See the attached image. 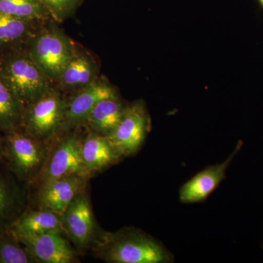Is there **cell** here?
<instances>
[{"mask_svg": "<svg viewBox=\"0 0 263 263\" xmlns=\"http://www.w3.org/2000/svg\"><path fill=\"white\" fill-rule=\"evenodd\" d=\"M98 250L104 261L111 263H168L174 259L162 243L134 228L105 233Z\"/></svg>", "mask_w": 263, "mask_h": 263, "instance_id": "1", "label": "cell"}, {"mask_svg": "<svg viewBox=\"0 0 263 263\" xmlns=\"http://www.w3.org/2000/svg\"><path fill=\"white\" fill-rule=\"evenodd\" d=\"M0 76L24 107L53 89L51 79L28 51L15 52L6 57L0 65Z\"/></svg>", "mask_w": 263, "mask_h": 263, "instance_id": "2", "label": "cell"}, {"mask_svg": "<svg viewBox=\"0 0 263 263\" xmlns=\"http://www.w3.org/2000/svg\"><path fill=\"white\" fill-rule=\"evenodd\" d=\"M4 158L10 172L22 181L34 179L46 160V148L41 141L19 129L5 133Z\"/></svg>", "mask_w": 263, "mask_h": 263, "instance_id": "3", "label": "cell"}, {"mask_svg": "<svg viewBox=\"0 0 263 263\" xmlns=\"http://www.w3.org/2000/svg\"><path fill=\"white\" fill-rule=\"evenodd\" d=\"M67 102L52 89L24 108L22 126L29 136L43 141L62 130Z\"/></svg>", "mask_w": 263, "mask_h": 263, "instance_id": "4", "label": "cell"}, {"mask_svg": "<svg viewBox=\"0 0 263 263\" xmlns=\"http://www.w3.org/2000/svg\"><path fill=\"white\" fill-rule=\"evenodd\" d=\"M52 81H57L71 60L76 48L68 36L59 29H46L30 40L28 51Z\"/></svg>", "mask_w": 263, "mask_h": 263, "instance_id": "5", "label": "cell"}, {"mask_svg": "<svg viewBox=\"0 0 263 263\" xmlns=\"http://www.w3.org/2000/svg\"><path fill=\"white\" fill-rule=\"evenodd\" d=\"M150 126L144 104L136 102L126 106L120 122L106 137L121 157H128L140 149Z\"/></svg>", "mask_w": 263, "mask_h": 263, "instance_id": "6", "label": "cell"}, {"mask_svg": "<svg viewBox=\"0 0 263 263\" xmlns=\"http://www.w3.org/2000/svg\"><path fill=\"white\" fill-rule=\"evenodd\" d=\"M62 229L77 248H87L96 240V224L85 191L77 195L61 215Z\"/></svg>", "mask_w": 263, "mask_h": 263, "instance_id": "7", "label": "cell"}, {"mask_svg": "<svg viewBox=\"0 0 263 263\" xmlns=\"http://www.w3.org/2000/svg\"><path fill=\"white\" fill-rule=\"evenodd\" d=\"M15 235L37 262H76L75 250L64 237L61 230H52L39 234Z\"/></svg>", "mask_w": 263, "mask_h": 263, "instance_id": "8", "label": "cell"}, {"mask_svg": "<svg viewBox=\"0 0 263 263\" xmlns=\"http://www.w3.org/2000/svg\"><path fill=\"white\" fill-rule=\"evenodd\" d=\"M81 144L82 139L80 137L72 134L57 145L43 171V183L70 175L88 176L83 163Z\"/></svg>", "mask_w": 263, "mask_h": 263, "instance_id": "9", "label": "cell"}, {"mask_svg": "<svg viewBox=\"0 0 263 263\" xmlns=\"http://www.w3.org/2000/svg\"><path fill=\"white\" fill-rule=\"evenodd\" d=\"M242 146L243 142L240 141L226 161L209 166L186 181L180 189V202L181 203H195L205 200L226 179L227 170L235 155L241 149Z\"/></svg>", "mask_w": 263, "mask_h": 263, "instance_id": "10", "label": "cell"}, {"mask_svg": "<svg viewBox=\"0 0 263 263\" xmlns=\"http://www.w3.org/2000/svg\"><path fill=\"white\" fill-rule=\"evenodd\" d=\"M118 96L117 90L105 80H95L80 89L76 96L67 102L65 120L62 130H67L84 123L95 105L105 98Z\"/></svg>", "mask_w": 263, "mask_h": 263, "instance_id": "11", "label": "cell"}, {"mask_svg": "<svg viewBox=\"0 0 263 263\" xmlns=\"http://www.w3.org/2000/svg\"><path fill=\"white\" fill-rule=\"evenodd\" d=\"M88 176L70 175L43 183L38 198L42 209L61 216L79 194L85 191Z\"/></svg>", "mask_w": 263, "mask_h": 263, "instance_id": "12", "label": "cell"}, {"mask_svg": "<svg viewBox=\"0 0 263 263\" xmlns=\"http://www.w3.org/2000/svg\"><path fill=\"white\" fill-rule=\"evenodd\" d=\"M81 155L87 176L106 168L122 157L106 136L92 131L82 140Z\"/></svg>", "mask_w": 263, "mask_h": 263, "instance_id": "13", "label": "cell"}, {"mask_svg": "<svg viewBox=\"0 0 263 263\" xmlns=\"http://www.w3.org/2000/svg\"><path fill=\"white\" fill-rule=\"evenodd\" d=\"M24 193L13 176L0 171V230L8 229L24 212Z\"/></svg>", "mask_w": 263, "mask_h": 263, "instance_id": "14", "label": "cell"}, {"mask_svg": "<svg viewBox=\"0 0 263 263\" xmlns=\"http://www.w3.org/2000/svg\"><path fill=\"white\" fill-rule=\"evenodd\" d=\"M98 67L92 57L84 52H75L58 80L67 89H81L97 79Z\"/></svg>", "mask_w": 263, "mask_h": 263, "instance_id": "15", "label": "cell"}, {"mask_svg": "<svg viewBox=\"0 0 263 263\" xmlns=\"http://www.w3.org/2000/svg\"><path fill=\"white\" fill-rule=\"evenodd\" d=\"M125 108L119 96L103 99L88 114L84 123L91 131L107 136L120 122Z\"/></svg>", "mask_w": 263, "mask_h": 263, "instance_id": "16", "label": "cell"}, {"mask_svg": "<svg viewBox=\"0 0 263 263\" xmlns=\"http://www.w3.org/2000/svg\"><path fill=\"white\" fill-rule=\"evenodd\" d=\"M10 228L18 235L39 234L52 230L62 231L61 216L42 208L40 210L24 211Z\"/></svg>", "mask_w": 263, "mask_h": 263, "instance_id": "17", "label": "cell"}, {"mask_svg": "<svg viewBox=\"0 0 263 263\" xmlns=\"http://www.w3.org/2000/svg\"><path fill=\"white\" fill-rule=\"evenodd\" d=\"M24 105L0 76V131L9 133L22 126Z\"/></svg>", "mask_w": 263, "mask_h": 263, "instance_id": "18", "label": "cell"}, {"mask_svg": "<svg viewBox=\"0 0 263 263\" xmlns=\"http://www.w3.org/2000/svg\"><path fill=\"white\" fill-rule=\"evenodd\" d=\"M36 23L0 13V46H13L32 39L37 34L34 32Z\"/></svg>", "mask_w": 263, "mask_h": 263, "instance_id": "19", "label": "cell"}, {"mask_svg": "<svg viewBox=\"0 0 263 263\" xmlns=\"http://www.w3.org/2000/svg\"><path fill=\"white\" fill-rule=\"evenodd\" d=\"M0 13L37 22L51 18L40 0H0Z\"/></svg>", "mask_w": 263, "mask_h": 263, "instance_id": "20", "label": "cell"}, {"mask_svg": "<svg viewBox=\"0 0 263 263\" xmlns=\"http://www.w3.org/2000/svg\"><path fill=\"white\" fill-rule=\"evenodd\" d=\"M37 260L10 228L0 230V263H34Z\"/></svg>", "mask_w": 263, "mask_h": 263, "instance_id": "21", "label": "cell"}, {"mask_svg": "<svg viewBox=\"0 0 263 263\" xmlns=\"http://www.w3.org/2000/svg\"><path fill=\"white\" fill-rule=\"evenodd\" d=\"M52 19L62 22L75 13L83 0H40Z\"/></svg>", "mask_w": 263, "mask_h": 263, "instance_id": "22", "label": "cell"}, {"mask_svg": "<svg viewBox=\"0 0 263 263\" xmlns=\"http://www.w3.org/2000/svg\"><path fill=\"white\" fill-rule=\"evenodd\" d=\"M4 160V142L0 138V162Z\"/></svg>", "mask_w": 263, "mask_h": 263, "instance_id": "23", "label": "cell"}, {"mask_svg": "<svg viewBox=\"0 0 263 263\" xmlns=\"http://www.w3.org/2000/svg\"><path fill=\"white\" fill-rule=\"evenodd\" d=\"M258 3L261 7H263V0H258Z\"/></svg>", "mask_w": 263, "mask_h": 263, "instance_id": "24", "label": "cell"}, {"mask_svg": "<svg viewBox=\"0 0 263 263\" xmlns=\"http://www.w3.org/2000/svg\"><path fill=\"white\" fill-rule=\"evenodd\" d=\"M262 247H263V245H262Z\"/></svg>", "mask_w": 263, "mask_h": 263, "instance_id": "25", "label": "cell"}]
</instances>
